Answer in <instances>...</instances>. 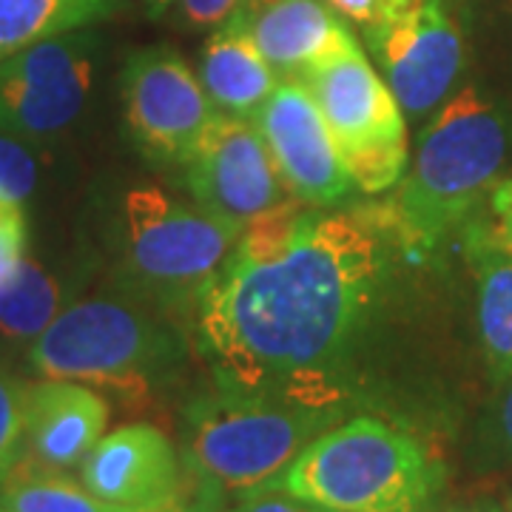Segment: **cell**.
Returning <instances> with one entry per match:
<instances>
[{
    "label": "cell",
    "instance_id": "16",
    "mask_svg": "<svg viewBox=\"0 0 512 512\" xmlns=\"http://www.w3.org/2000/svg\"><path fill=\"white\" fill-rule=\"evenodd\" d=\"M202 89L222 114L251 120L274 94L276 74L256 49L248 20L231 15L211 35L202 55Z\"/></svg>",
    "mask_w": 512,
    "mask_h": 512
},
{
    "label": "cell",
    "instance_id": "21",
    "mask_svg": "<svg viewBox=\"0 0 512 512\" xmlns=\"http://www.w3.org/2000/svg\"><path fill=\"white\" fill-rule=\"evenodd\" d=\"M26 453V384L0 365V484Z\"/></svg>",
    "mask_w": 512,
    "mask_h": 512
},
{
    "label": "cell",
    "instance_id": "20",
    "mask_svg": "<svg viewBox=\"0 0 512 512\" xmlns=\"http://www.w3.org/2000/svg\"><path fill=\"white\" fill-rule=\"evenodd\" d=\"M63 311L57 279L23 256L0 276V333L9 339H37Z\"/></svg>",
    "mask_w": 512,
    "mask_h": 512
},
{
    "label": "cell",
    "instance_id": "2",
    "mask_svg": "<svg viewBox=\"0 0 512 512\" xmlns=\"http://www.w3.org/2000/svg\"><path fill=\"white\" fill-rule=\"evenodd\" d=\"M507 160V126L470 86L447 100L427 126L410 171L379 214L407 254L427 256L470 220L498 183Z\"/></svg>",
    "mask_w": 512,
    "mask_h": 512
},
{
    "label": "cell",
    "instance_id": "27",
    "mask_svg": "<svg viewBox=\"0 0 512 512\" xmlns=\"http://www.w3.org/2000/svg\"><path fill=\"white\" fill-rule=\"evenodd\" d=\"M490 439L504 456H512V376L501 382V393L490 416Z\"/></svg>",
    "mask_w": 512,
    "mask_h": 512
},
{
    "label": "cell",
    "instance_id": "28",
    "mask_svg": "<svg viewBox=\"0 0 512 512\" xmlns=\"http://www.w3.org/2000/svg\"><path fill=\"white\" fill-rule=\"evenodd\" d=\"M490 208H493L495 239L512 254V180L495 183L490 191Z\"/></svg>",
    "mask_w": 512,
    "mask_h": 512
},
{
    "label": "cell",
    "instance_id": "7",
    "mask_svg": "<svg viewBox=\"0 0 512 512\" xmlns=\"http://www.w3.org/2000/svg\"><path fill=\"white\" fill-rule=\"evenodd\" d=\"M126 256L137 282L157 296L197 299L222 271L242 228L154 185L131 188L123 202Z\"/></svg>",
    "mask_w": 512,
    "mask_h": 512
},
{
    "label": "cell",
    "instance_id": "5",
    "mask_svg": "<svg viewBox=\"0 0 512 512\" xmlns=\"http://www.w3.org/2000/svg\"><path fill=\"white\" fill-rule=\"evenodd\" d=\"M174 356L177 345L168 333L117 299L63 308L29 348V362L43 379L109 387L123 396L146 393Z\"/></svg>",
    "mask_w": 512,
    "mask_h": 512
},
{
    "label": "cell",
    "instance_id": "26",
    "mask_svg": "<svg viewBox=\"0 0 512 512\" xmlns=\"http://www.w3.org/2000/svg\"><path fill=\"white\" fill-rule=\"evenodd\" d=\"M228 512H319L313 510L311 504L293 498V495L282 493L274 484H265L259 490L245 493V498L239 501L237 507H231Z\"/></svg>",
    "mask_w": 512,
    "mask_h": 512
},
{
    "label": "cell",
    "instance_id": "9",
    "mask_svg": "<svg viewBox=\"0 0 512 512\" xmlns=\"http://www.w3.org/2000/svg\"><path fill=\"white\" fill-rule=\"evenodd\" d=\"M365 40L404 117L424 120L447 103L464 69V40L441 0H413L365 29Z\"/></svg>",
    "mask_w": 512,
    "mask_h": 512
},
{
    "label": "cell",
    "instance_id": "23",
    "mask_svg": "<svg viewBox=\"0 0 512 512\" xmlns=\"http://www.w3.org/2000/svg\"><path fill=\"white\" fill-rule=\"evenodd\" d=\"M26 256V214L20 202L0 197V276Z\"/></svg>",
    "mask_w": 512,
    "mask_h": 512
},
{
    "label": "cell",
    "instance_id": "12",
    "mask_svg": "<svg viewBox=\"0 0 512 512\" xmlns=\"http://www.w3.org/2000/svg\"><path fill=\"white\" fill-rule=\"evenodd\" d=\"M254 126L271 151L285 188L305 205H336L353 188L328 120L299 80L276 83Z\"/></svg>",
    "mask_w": 512,
    "mask_h": 512
},
{
    "label": "cell",
    "instance_id": "1",
    "mask_svg": "<svg viewBox=\"0 0 512 512\" xmlns=\"http://www.w3.org/2000/svg\"><path fill=\"white\" fill-rule=\"evenodd\" d=\"M379 208L305 214L274 254L234 245L197 296V336L222 390L336 407L339 379L382 291L387 242Z\"/></svg>",
    "mask_w": 512,
    "mask_h": 512
},
{
    "label": "cell",
    "instance_id": "30",
    "mask_svg": "<svg viewBox=\"0 0 512 512\" xmlns=\"http://www.w3.org/2000/svg\"><path fill=\"white\" fill-rule=\"evenodd\" d=\"M140 3L146 6V12L151 15V18H160V15L168 12V6H171L174 0H140Z\"/></svg>",
    "mask_w": 512,
    "mask_h": 512
},
{
    "label": "cell",
    "instance_id": "15",
    "mask_svg": "<svg viewBox=\"0 0 512 512\" xmlns=\"http://www.w3.org/2000/svg\"><path fill=\"white\" fill-rule=\"evenodd\" d=\"M242 18L248 20L256 49L276 77L285 80H302L330 57L356 46V37L325 0H276Z\"/></svg>",
    "mask_w": 512,
    "mask_h": 512
},
{
    "label": "cell",
    "instance_id": "14",
    "mask_svg": "<svg viewBox=\"0 0 512 512\" xmlns=\"http://www.w3.org/2000/svg\"><path fill=\"white\" fill-rule=\"evenodd\" d=\"M109 402L80 382L43 379L26 384V453L35 464L72 470L106 436Z\"/></svg>",
    "mask_w": 512,
    "mask_h": 512
},
{
    "label": "cell",
    "instance_id": "4",
    "mask_svg": "<svg viewBox=\"0 0 512 512\" xmlns=\"http://www.w3.org/2000/svg\"><path fill=\"white\" fill-rule=\"evenodd\" d=\"M336 419V407L217 387L188 407L185 456L208 487L251 493L271 484Z\"/></svg>",
    "mask_w": 512,
    "mask_h": 512
},
{
    "label": "cell",
    "instance_id": "10",
    "mask_svg": "<svg viewBox=\"0 0 512 512\" xmlns=\"http://www.w3.org/2000/svg\"><path fill=\"white\" fill-rule=\"evenodd\" d=\"M120 89L128 134L157 163H185L217 117L200 77L168 46H151L128 57Z\"/></svg>",
    "mask_w": 512,
    "mask_h": 512
},
{
    "label": "cell",
    "instance_id": "19",
    "mask_svg": "<svg viewBox=\"0 0 512 512\" xmlns=\"http://www.w3.org/2000/svg\"><path fill=\"white\" fill-rule=\"evenodd\" d=\"M86 490L83 481L20 458L18 467L0 484V512H117Z\"/></svg>",
    "mask_w": 512,
    "mask_h": 512
},
{
    "label": "cell",
    "instance_id": "32",
    "mask_svg": "<svg viewBox=\"0 0 512 512\" xmlns=\"http://www.w3.org/2000/svg\"><path fill=\"white\" fill-rule=\"evenodd\" d=\"M510 512H512V501H510Z\"/></svg>",
    "mask_w": 512,
    "mask_h": 512
},
{
    "label": "cell",
    "instance_id": "17",
    "mask_svg": "<svg viewBox=\"0 0 512 512\" xmlns=\"http://www.w3.org/2000/svg\"><path fill=\"white\" fill-rule=\"evenodd\" d=\"M464 254L478 288V333L498 384L512 376V254L495 239L493 225L467 228Z\"/></svg>",
    "mask_w": 512,
    "mask_h": 512
},
{
    "label": "cell",
    "instance_id": "29",
    "mask_svg": "<svg viewBox=\"0 0 512 512\" xmlns=\"http://www.w3.org/2000/svg\"><path fill=\"white\" fill-rule=\"evenodd\" d=\"M117 512H197V510H191L188 504H183V498H180V501H171V504H154V507H126V510H117Z\"/></svg>",
    "mask_w": 512,
    "mask_h": 512
},
{
    "label": "cell",
    "instance_id": "3",
    "mask_svg": "<svg viewBox=\"0 0 512 512\" xmlns=\"http://www.w3.org/2000/svg\"><path fill=\"white\" fill-rule=\"evenodd\" d=\"M441 478L413 433L356 416L322 430L271 484L319 512H427Z\"/></svg>",
    "mask_w": 512,
    "mask_h": 512
},
{
    "label": "cell",
    "instance_id": "22",
    "mask_svg": "<svg viewBox=\"0 0 512 512\" xmlns=\"http://www.w3.org/2000/svg\"><path fill=\"white\" fill-rule=\"evenodd\" d=\"M37 183V163L18 137L0 131V197L9 202L29 200Z\"/></svg>",
    "mask_w": 512,
    "mask_h": 512
},
{
    "label": "cell",
    "instance_id": "25",
    "mask_svg": "<svg viewBox=\"0 0 512 512\" xmlns=\"http://www.w3.org/2000/svg\"><path fill=\"white\" fill-rule=\"evenodd\" d=\"M239 9V0H180V18L188 29H217Z\"/></svg>",
    "mask_w": 512,
    "mask_h": 512
},
{
    "label": "cell",
    "instance_id": "24",
    "mask_svg": "<svg viewBox=\"0 0 512 512\" xmlns=\"http://www.w3.org/2000/svg\"><path fill=\"white\" fill-rule=\"evenodd\" d=\"M328 3L333 6V12H339L342 18L370 29L376 23L396 18L413 0H328Z\"/></svg>",
    "mask_w": 512,
    "mask_h": 512
},
{
    "label": "cell",
    "instance_id": "13",
    "mask_svg": "<svg viewBox=\"0 0 512 512\" xmlns=\"http://www.w3.org/2000/svg\"><path fill=\"white\" fill-rule=\"evenodd\" d=\"M80 481L120 510L183 498L180 453L154 424H126L106 433L80 461Z\"/></svg>",
    "mask_w": 512,
    "mask_h": 512
},
{
    "label": "cell",
    "instance_id": "18",
    "mask_svg": "<svg viewBox=\"0 0 512 512\" xmlns=\"http://www.w3.org/2000/svg\"><path fill=\"white\" fill-rule=\"evenodd\" d=\"M120 0H0V60L109 18Z\"/></svg>",
    "mask_w": 512,
    "mask_h": 512
},
{
    "label": "cell",
    "instance_id": "8",
    "mask_svg": "<svg viewBox=\"0 0 512 512\" xmlns=\"http://www.w3.org/2000/svg\"><path fill=\"white\" fill-rule=\"evenodd\" d=\"M97 37L77 29L0 60V131L52 137L80 117L94 83Z\"/></svg>",
    "mask_w": 512,
    "mask_h": 512
},
{
    "label": "cell",
    "instance_id": "31",
    "mask_svg": "<svg viewBox=\"0 0 512 512\" xmlns=\"http://www.w3.org/2000/svg\"><path fill=\"white\" fill-rule=\"evenodd\" d=\"M447 512H504L498 504L493 501H478V504H467V507H456V510H447Z\"/></svg>",
    "mask_w": 512,
    "mask_h": 512
},
{
    "label": "cell",
    "instance_id": "11",
    "mask_svg": "<svg viewBox=\"0 0 512 512\" xmlns=\"http://www.w3.org/2000/svg\"><path fill=\"white\" fill-rule=\"evenodd\" d=\"M183 165L194 202L237 228L293 197L259 128L245 117L217 111Z\"/></svg>",
    "mask_w": 512,
    "mask_h": 512
},
{
    "label": "cell",
    "instance_id": "6",
    "mask_svg": "<svg viewBox=\"0 0 512 512\" xmlns=\"http://www.w3.org/2000/svg\"><path fill=\"white\" fill-rule=\"evenodd\" d=\"M299 83L328 120L353 185L365 194L396 188L407 168V117L359 43Z\"/></svg>",
    "mask_w": 512,
    "mask_h": 512
}]
</instances>
